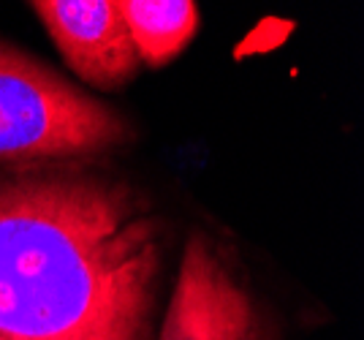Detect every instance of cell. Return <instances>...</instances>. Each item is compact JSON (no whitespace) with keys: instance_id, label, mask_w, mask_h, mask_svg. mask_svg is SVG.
Instances as JSON below:
<instances>
[{"instance_id":"277c9868","label":"cell","mask_w":364,"mask_h":340,"mask_svg":"<svg viewBox=\"0 0 364 340\" xmlns=\"http://www.w3.org/2000/svg\"><path fill=\"white\" fill-rule=\"evenodd\" d=\"M74 74L101 90L136 77L139 55L117 0H31Z\"/></svg>"},{"instance_id":"5b68a950","label":"cell","mask_w":364,"mask_h":340,"mask_svg":"<svg viewBox=\"0 0 364 340\" xmlns=\"http://www.w3.org/2000/svg\"><path fill=\"white\" fill-rule=\"evenodd\" d=\"M139 63L164 65L191 44L198 31L193 0H117Z\"/></svg>"},{"instance_id":"7a4b0ae2","label":"cell","mask_w":364,"mask_h":340,"mask_svg":"<svg viewBox=\"0 0 364 340\" xmlns=\"http://www.w3.org/2000/svg\"><path fill=\"white\" fill-rule=\"evenodd\" d=\"M128 139L131 128L112 107L0 44V161L79 158Z\"/></svg>"},{"instance_id":"3957f363","label":"cell","mask_w":364,"mask_h":340,"mask_svg":"<svg viewBox=\"0 0 364 340\" xmlns=\"http://www.w3.org/2000/svg\"><path fill=\"white\" fill-rule=\"evenodd\" d=\"M264 332L256 299L226 256L204 234H193L158 340H264Z\"/></svg>"},{"instance_id":"6da1fadb","label":"cell","mask_w":364,"mask_h":340,"mask_svg":"<svg viewBox=\"0 0 364 340\" xmlns=\"http://www.w3.org/2000/svg\"><path fill=\"white\" fill-rule=\"evenodd\" d=\"M161 262V221L122 183H0V340H147Z\"/></svg>"}]
</instances>
